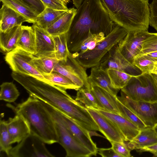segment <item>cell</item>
Listing matches in <instances>:
<instances>
[{
    "label": "cell",
    "mask_w": 157,
    "mask_h": 157,
    "mask_svg": "<svg viewBox=\"0 0 157 157\" xmlns=\"http://www.w3.org/2000/svg\"><path fill=\"white\" fill-rule=\"evenodd\" d=\"M29 21L13 10L3 4L0 9V32H5Z\"/></svg>",
    "instance_id": "obj_19"
},
{
    "label": "cell",
    "mask_w": 157,
    "mask_h": 157,
    "mask_svg": "<svg viewBox=\"0 0 157 157\" xmlns=\"http://www.w3.org/2000/svg\"><path fill=\"white\" fill-rule=\"evenodd\" d=\"M55 108L58 111L63 122L75 138L87 149L93 155L96 156L98 148L91 138L90 131L78 125L63 112Z\"/></svg>",
    "instance_id": "obj_13"
},
{
    "label": "cell",
    "mask_w": 157,
    "mask_h": 157,
    "mask_svg": "<svg viewBox=\"0 0 157 157\" xmlns=\"http://www.w3.org/2000/svg\"><path fill=\"white\" fill-rule=\"evenodd\" d=\"M128 32L124 28L116 25L111 32L94 49L82 54L73 56L86 69L98 66L103 56L124 38Z\"/></svg>",
    "instance_id": "obj_4"
},
{
    "label": "cell",
    "mask_w": 157,
    "mask_h": 157,
    "mask_svg": "<svg viewBox=\"0 0 157 157\" xmlns=\"http://www.w3.org/2000/svg\"><path fill=\"white\" fill-rule=\"evenodd\" d=\"M91 90L95 96L102 110L119 114L116 96L97 86L91 85Z\"/></svg>",
    "instance_id": "obj_21"
},
{
    "label": "cell",
    "mask_w": 157,
    "mask_h": 157,
    "mask_svg": "<svg viewBox=\"0 0 157 157\" xmlns=\"http://www.w3.org/2000/svg\"><path fill=\"white\" fill-rule=\"evenodd\" d=\"M61 1H63L62 0H61ZM65 3V2H64ZM66 4V3H65Z\"/></svg>",
    "instance_id": "obj_51"
},
{
    "label": "cell",
    "mask_w": 157,
    "mask_h": 157,
    "mask_svg": "<svg viewBox=\"0 0 157 157\" xmlns=\"http://www.w3.org/2000/svg\"><path fill=\"white\" fill-rule=\"evenodd\" d=\"M149 33L148 31H145L128 32L117 44L118 51L132 64L134 59L140 52L143 42Z\"/></svg>",
    "instance_id": "obj_12"
},
{
    "label": "cell",
    "mask_w": 157,
    "mask_h": 157,
    "mask_svg": "<svg viewBox=\"0 0 157 157\" xmlns=\"http://www.w3.org/2000/svg\"><path fill=\"white\" fill-rule=\"evenodd\" d=\"M138 150V151L140 152L144 151L150 152L151 151H157V143L153 145L144 147Z\"/></svg>",
    "instance_id": "obj_43"
},
{
    "label": "cell",
    "mask_w": 157,
    "mask_h": 157,
    "mask_svg": "<svg viewBox=\"0 0 157 157\" xmlns=\"http://www.w3.org/2000/svg\"><path fill=\"white\" fill-rule=\"evenodd\" d=\"M117 44L103 56L99 66L106 71L109 69H116L133 76L141 74L138 68L128 61L119 52Z\"/></svg>",
    "instance_id": "obj_11"
},
{
    "label": "cell",
    "mask_w": 157,
    "mask_h": 157,
    "mask_svg": "<svg viewBox=\"0 0 157 157\" xmlns=\"http://www.w3.org/2000/svg\"><path fill=\"white\" fill-rule=\"evenodd\" d=\"M88 78L91 85L99 86L115 96L120 90L113 87L107 71L99 66L91 68Z\"/></svg>",
    "instance_id": "obj_20"
},
{
    "label": "cell",
    "mask_w": 157,
    "mask_h": 157,
    "mask_svg": "<svg viewBox=\"0 0 157 157\" xmlns=\"http://www.w3.org/2000/svg\"><path fill=\"white\" fill-rule=\"evenodd\" d=\"M107 71L112 86L115 89L119 90L124 87L133 76L116 69H109Z\"/></svg>",
    "instance_id": "obj_31"
},
{
    "label": "cell",
    "mask_w": 157,
    "mask_h": 157,
    "mask_svg": "<svg viewBox=\"0 0 157 157\" xmlns=\"http://www.w3.org/2000/svg\"></svg>",
    "instance_id": "obj_52"
},
{
    "label": "cell",
    "mask_w": 157,
    "mask_h": 157,
    "mask_svg": "<svg viewBox=\"0 0 157 157\" xmlns=\"http://www.w3.org/2000/svg\"><path fill=\"white\" fill-rule=\"evenodd\" d=\"M155 62L143 55L135 57L132 64L138 68L142 73H151Z\"/></svg>",
    "instance_id": "obj_37"
},
{
    "label": "cell",
    "mask_w": 157,
    "mask_h": 157,
    "mask_svg": "<svg viewBox=\"0 0 157 157\" xmlns=\"http://www.w3.org/2000/svg\"><path fill=\"white\" fill-rule=\"evenodd\" d=\"M68 9L58 10L46 7L37 15L35 23L41 28L47 30L64 15Z\"/></svg>",
    "instance_id": "obj_24"
},
{
    "label": "cell",
    "mask_w": 157,
    "mask_h": 157,
    "mask_svg": "<svg viewBox=\"0 0 157 157\" xmlns=\"http://www.w3.org/2000/svg\"><path fill=\"white\" fill-rule=\"evenodd\" d=\"M44 144L38 138L30 134L13 147L9 157H53Z\"/></svg>",
    "instance_id": "obj_10"
},
{
    "label": "cell",
    "mask_w": 157,
    "mask_h": 157,
    "mask_svg": "<svg viewBox=\"0 0 157 157\" xmlns=\"http://www.w3.org/2000/svg\"><path fill=\"white\" fill-rule=\"evenodd\" d=\"M152 74L155 80L157 83V75L153 74Z\"/></svg>",
    "instance_id": "obj_48"
},
{
    "label": "cell",
    "mask_w": 157,
    "mask_h": 157,
    "mask_svg": "<svg viewBox=\"0 0 157 157\" xmlns=\"http://www.w3.org/2000/svg\"><path fill=\"white\" fill-rule=\"evenodd\" d=\"M33 54L17 47L6 53L5 59L13 72L32 76L45 82L53 84L45 79L36 68L33 62Z\"/></svg>",
    "instance_id": "obj_7"
},
{
    "label": "cell",
    "mask_w": 157,
    "mask_h": 157,
    "mask_svg": "<svg viewBox=\"0 0 157 157\" xmlns=\"http://www.w3.org/2000/svg\"><path fill=\"white\" fill-rule=\"evenodd\" d=\"M114 123L125 137L126 141L132 140L140 132L136 125L120 114L101 110H97Z\"/></svg>",
    "instance_id": "obj_17"
},
{
    "label": "cell",
    "mask_w": 157,
    "mask_h": 157,
    "mask_svg": "<svg viewBox=\"0 0 157 157\" xmlns=\"http://www.w3.org/2000/svg\"><path fill=\"white\" fill-rule=\"evenodd\" d=\"M150 152L151 153L153 154V156L157 157V151H150Z\"/></svg>",
    "instance_id": "obj_47"
},
{
    "label": "cell",
    "mask_w": 157,
    "mask_h": 157,
    "mask_svg": "<svg viewBox=\"0 0 157 157\" xmlns=\"http://www.w3.org/2000/svg\"><path fill=\"white\" fill-rule=\"evenodd\" d=\"M62 0L66 4H67L68 3L70 2V0Z\"/></svg>",
    "instance_id": "obj_49"
},
{
    "label": "cell",
    "mask_w": 157,
    "mask_h": 157,
    "mask_svg": "<svg viewBox=\"0 0 157 157\" xmlns=\"http://www.w3.org/2000/svg\"><path fill=\"white\" fill-rule=\"evenodd\" d=\"M10 136L7 126L6 121L1 119L0 122V150L9 157L12 148Z\"/></svg>",
    "instance_id": "obj_34"
},
{
    "label": "cell",
    "mask_w": 157,
    "mask_h": 157,
    "mask_svg": "<svg viewBox=\"0 0 157 157\" xmlns=\"http://www.w3.org/2000/svg\"><path fill=\"white\" fill-rule=\"evenodd\" d=\"M155 130L157 133V124L154 127Z\"/></svg>",
    "instance_id": "obj_50"
},
{
    "label": "cell",
    "mask_w": 157,
    "mask_h": 157,
    "mask_svg": "<svg viewBox=\"0 0 157 157\" xmlns=\"http://www.w3.org/2000/svg\"><path fill=\"white\" fill-rule=\"evenodd\" d=\"M0 99L9 103L15 101L20 95V92L12 82H4L0 86Z\"/></svg>",
    "instance_id": "obj_33"
},
{
    "label": "cell",
    "mask_w": 157,
    "mask_h": 157,
    "mask_svg": "<svg viewBox=\"0 0 157 157\" xmlns=\"http://www.w3.org/2000/svg\"><path fill=\"white\" fill-rule=\"evenodd\" d=\"M33 61L36 68L42 75L52 73L59 62L55 57L38 58L34 55Z\"/></svg>",
    "instance_id": "obj_32"
},
{
    "label": "cell",
    "mask_w": 157,
    "mask_h": 157,
    "mask_svg": "<svg viewBox=\"0 0 157 157\" xmlns=\"http://www.w3.org/2000/svg\"><path fill=\"white\" fill-rule=\"evenodd\" d=\"M32 8L38 15L45 9V7L40 0H20Z\"/></svg>",
    "instance_id": "obj_40"
},
{
    "label": "cell",
    "mask_w": 157,
    "mask_h": 157,
    "mask_svg": "<svg viewBox=\"0 0 157 157\" xmlns=\"http://www.w3.org/2000/svg\"><path fill=\"white\" fill-rule=\"evenodd\" d=\"M6 106L15 113L22 116L28 123L30 134L45 144L58 143V137L53 118L40 100L30 96L25 101L14 106Z\"/></svg>",
    "instance_id": "obj_2"
},
{
    "label": "cell",
    "mask_w": 157,
    "mask_h": 157,
    "mask_svg": "<svg viewBox=\"0 0 157 157\" xmlns=\"http://www.w3.org/2000/svg\"><path fill=\"white\" fill-rule=\"evenodd\" d=\"M86 69L70 52L67 61H59L55 66L53 71L65 76L80 88L84 87L91 90V85Z\"/></svg>",
    "instance_id": "obj_9"
},
{
    "label": "cell",
    "mask_w": 157,
    "mask_h": 157,
    "mask_svg": "<svg viewBox=\"0 0 157 157\" xmlns=\"http://www.w3.org/2000/svg\"><path fill=\"white\" fill-rule=\"evenodd\" d=\"M76 12L77 9H68L66 13L46 31L52 36L67 33Z\"/></svg>",
    "instance_id": "obj_23"
},
{
    "label": "cell",
    "mask_w": 157,
    "mask_h": 157,
    "mask_svg": "<svg viewBox=\"0 0 157 157\" xmlns=\"http://www.w3.org/2000/svg\"><path fill=\"white\" fill-rule=\"evenodd\" d=\"M124 142L130 151L139 150L157 143V133L154 127H147L140 130L132 140Z\"/></svg>",
    "instance_id": "obj_18"
},
{
    "label": "cell",
    "mask_w": 157,
    "mask_h": 157,
    "mask_svg": "<svg viewBox=\"0 0 157 157\" xmlns=\"http://www.w3.org/2000/svg\"><path fill=\"white\" fill-rule=\"evenodd\" d=\"M117 99L132 111L147 127H154L157 124V102L135 101L121 90Z\"/></svg>",
    "instance_id": "obj_8"
},
{
    "label": "cell",
    "mask_w": 157,
    "mask_h": 157,
    "mask_svg": "<svg viewBox=\"0 0 157 157\" xmlns=\"http://www.w3.org/2000/svg\"><path fill=\"white\" fill-rule=\"evenodd\" d=\"M42 102L53 118L58 136V143L65 150L66 157H88L93 156L92 153L75 138L63 122L57 110L52 105Z\"/></svg>",
    "instance_id": "obj_5"
},
{
    "label": "cell",
    "mask_w": 157,
    "mask_h": 157,
    "mask_svg": "<svg viewBox=\"0 0 157 157\" xmlns=\"http://www.w3.org/2000/svg\"><path fill=\"white\" fill-rule=\"evenodd\" d=\"M151 73L157 75V61L155 62L154 68L151 71Z\"/></svg>",
    "instance_id": "obj_46"
},
{
    "label": "cell",
    "mask_w": 157,
    "mask_h": 157,
    "mask_svg": "<svg viewBox=\"0 0 157 157\" xmlns=\"http://www.w3.org/2000/svg\"><path fill=\"white\" fill-rule=\"evenodd\" d=\"M3 4L6 5L25 17L29 23L36 22L38 15L31 8L20 0H0Z\"/></svg>",
    "instance_id": "obj_27"
},
{
    "label": "cell",
    "mask_w": 157,
    "mask_h": 157,
    "mask_svg": "<svg viewBox=\"0 0 157 157\" xmlns=\"http://www.w3.org/2000/svg\"><path fill=\"white\" fill-rule=\"evenodd\" d=\"M112 145L111 147L114 151L121 157L131 156L130 150L127 147L124 141L119 142L111 141L109 142Z\"/></svg>",
    "instance_id": "obj_38"
},
{
    "label": "cell",
    "mask_w": 157,
    "mask_h": 157,
    "mask_svg": "<svg viewBox=\"0 0 157 157\" xmlns=\"http://www.w3.org/2000/svg\"><path fill=\"white\" fill-rule=\"evenodd\" d=\"M117 103L119 114L137 126L140 130L147 127L131 110L121 103L117 98Z\"/></svg>",
    "instance_id": "obj_35"
},
{
    "label": "cell",
    "mask_w": 157,
    "mask_h": 157,
    "mask_svg": "<svg viewBox=\"0 0 157 157\" xmlns=\"http://www.w3.org/2000/svg\"><path fill=\"white\" fill-rule=\"evenodd\" d=\"M34 54L35 49V35L32 26L22 25L17 47Z\"/></svg>",
    "instance_id": "obj_25"
},
{
    "label": "cell",
    "mask_w": 157,
    "mask_h": 157,
    "mask_svg": "<svg viewBox=\"0 0 157 157\" xmlns=\"http://www.w3.org/2000/svg\"><path fill=\"white\" fill-rule=\"evenodd\" d=\"M156 51H157V33H149L143 42L140 52L136 56Z\"/></svg>",
    "instance_id": "obj_36"
},
{
    "label": "cell",
    "mask_w": 157,
    "mask_h": 157,
    "mask_svg": "<svg viewBox=\"0 0 157 157\" xmlns=\"http://www.w3.org/2000/svg\"><path fill=\"white\" fill-rule=\"evenodd\" d=\"M32 26L35 35V49L33 55L38 58L55 57L53 36L35 23Z\"/></svg>",
    "instance_id": "obj_15"
},
{
    "label": "cell",
    "mask_w": 157,
    "mask_h": 157,
    "mask_svg": "<svg viewBox=\"0 0 157 157\" xmlns=\"http://www.w3.org/2000/svg\"><path fill=\"white\" fill-rule=\"evenodd\" d=\"M22 25L15 26L4 32H0V48L3 52L7 53L17 48Z\"/></svg>",
    "instance_id": "obj_22"
},
{
    "label": "cell",
    "mask_w": 157,
    "mask_h": 157,
    "mask_svg": "<svg viewBox=\"0 0 157 157\" xmlns=\"http://www.w3.org/2000/svg\"><path fill=\"white\" fill-rule=\"evenodd\" d=\"M84 0H72L73 4L77 9L82 4Z\"/></svg>",
    "instance_id": "obj_45"
},
{
    "label": "cell",
    "mask_w": 157,
    "mask_h": 157,
    "mask_svg": "<svg viewBox=\"0 0 157 157\" xmlns=\"http://www.w3.org/2000/svg\"><path fill=\"white\" fill-rule=\"evenodd\" d=\"M121 90L134 100L157 102V83L152 74L133 76Z\"/></svg>",
    "instance_id": "obj_6"
},
{
    "label": "cell",
    "mask_w": 157,
    "mask_h": 157,
    "mask_svg": "<svg viewBox=\"0 0 157 157\" xmlns=\"http://www.w3.org/2000/svg\"><path fill=\"white\" fill-rule=\"evenodd\" d=\"M105 36L103 33L92 34L90 31L88 36L77 45L71 53L74 56L91 51L103 40Z\"/></svg>",
    "instance_id": "obj_26"
},
{
    "label": "cell",
    "mask_w": 157,
    "mask_h": 157,
    "mask_svg": "<svg viewBox=\"0 0 157 157\" xmlns=\"http://www.w3.org/2000/svg\"><path fill=\"white\" fill-rule=\"evenodd\" d=\"M111 20L128 32L148 31L149 0H101Z\"/></svg>",
    "instance_id": "obj_3"
},
{
    "label": "cell",
    "mask_w": 157,
    "mask_h": 157,
    "mask_svg": "<svg viewBox=\"0 0 157 157\" xmlns=\"http://www.w3.org/2000/svg\"><path fill=\"white\" fill-rule=\"evenodd\" d=\"M55 46V56L60 62H65L70 52L67 44V33L53 36Z\"/></svg>",
    "instance_id": "obj_28"
},
{
    "label": "cell",
    "mask_w": 157,
    "mask_h": 157,
    "mask_svg": "<svg viewBox=\"0 0 157 157\" xmlns=\"http://www.w3.org/2000/svg\"><path fill=\"white\" fill-rule=\"evenodd\" d=\"M6 124L12 144L19 143L30 134L28 123L20 114H16L13 117L9 118Z\"/></svg>",
    "instance_id": "obj_16"
},
{
    "label": "cell",
    "mask_w": 157,
    "mask_h": 157,
    "mask_svg": "<svg viewBox=\"0 0 157 157\" xmlns=\"http://www.w3.org/2000/svg\"><path fill=\"white\" fill-rule=\"evenodd\" d=\"M98 153L102 157H121L117 154L112 147L98 149Z\"/></svg>",
    "instance_id": "obj_42"
},
{
    "label": "cell",
    "mask_w": 157,
    "mask_h": 157,
    "mask_svg": "<svg viewBox=\"0 0 157 157\" xmlns=\"http://www.w3.org/2000/svg\"><path fill=\"white\" fill-rule=\"evenodd\" d=\"M113 22L101 0H84L77 12L67 33L68 50L72 53L88 36L103 33L105 36L113 30Z\"/></svg>",
    "instance_id": "obj_1"
},
{
    "label": "cell",
    "mask_w": 157,
    "mask_h": 157,
    "mask_svg": "<svg viewBox=\"0 0 157 157\" xmlns=\"http://www.w3.org/2000/svg\"><path fill=\"white\" fill-rule=\"evenodd\" d=\"M43 75L45 79L52 84L66 90L72 89L78 90L81 88L67 78L59 73L53 71L50 74Z\"/></svg>",
    "instance_id": "obj_30"
},
{
    "label": "cell",
    "mask_w": 157,
    "mask_h": 157,
    "mask_svg": "<svg viewBox=\"0 0 157 157\" xmlns=\"http://www.w3.org/2000/svg\"><path fill=\"white\" fill-rule=\"evenodd\" d=\"M75 100L82 104L86 108L102 110L91 90L84 87L79 89L78 90Z\"/></svg>",
    "instance_id": "obj_29"
},
{
    "label": "cell",
    "mask_w": 157,
    "mask_h": 157,
    "mask_svg": "<svg viewBox=\"0 0 157 157\" xmlns=\"http://www.w3.org/2000/svg\"><path fill=\"white\" fill-rule=\"evenodd\" d=\"M97 124L99 131L110 142H119L126 141V139L116 125L97 110L86 108Z\"/></svg>",
    "instance_id": "obj_14"
},
{
    "label": "cell",
    "mask_w": 157,
    "mask_h": 157,
    "mask_svg": "<svg viewBox=\"0 0 157 157\" xmlns=\"http://www.w3.org/2000/svg\"><path fill=\"white\" fill-rule=\"evenodd\" d=\"M149 6V25L157 32V0H152Z\"/></svg>",
    "instance_id": "obj_39"
},
{
    "label": "cell",
    "mask_w": 157,
    "mask_h": 157,
    "mask_svg": "<svg viewBox=\"0 0 157 157\" xmlns=\"http://www.w3.org/2000/svg\"><path fill=\"white\" fill-rule=\"evenodd\" d=\"M144 55L154 62L157 61V51L148 53Z\"/></svg>",
    "instance_id": "obj_44"
},
{
    "label": "cell",
    "mask_w": 157,
    "mask_h": 157,
    "mask_svg": "<svg viewBox=\"0 0 157 157\" xmlns=\"http://www.w3.org/2000/svg\"><path fill=\"white\" fill-rule=\"evenodd\" d=\"M45 7L58 10H67V5L61 0H40Z\"/></svg>",
    "instance_id": "obj_41"
}]
</instances>
